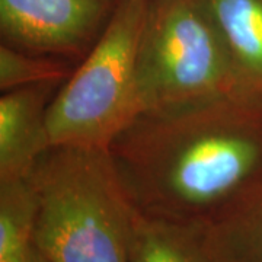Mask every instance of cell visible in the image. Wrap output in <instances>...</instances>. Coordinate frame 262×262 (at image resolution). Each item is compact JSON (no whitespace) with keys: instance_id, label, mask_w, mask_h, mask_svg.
<instances>
[{"instance_id":"cell-1","label":"cell","mask_w":262,"mask_h":262,"mask_svg":"<svg viewBox=\"0 0 262 262\" xmlns=\"http://www.w3.org/2000/svg\"><path fill=\"white\" fill-rule=\"evenodd\" d=\"M108 153L136 211L203 232L262 188V92L146 111Z\"/></svg>"},{"instance_id":"cell-2","label":"cell","mask_w":262,"mask_h":262,"mask_svg":"<svg viewBox=\"0 0 262 262\" xmlns=\"http://www.w3.org/2000/svg\"><path fill=\"white\" fill-rule=\"evenodd\" d=\"M37 189L34 245L50 262H128L133 207L106 150L50 147Z\"/></svg>"},{"instance_id":"cell-3","label":"cell","mask_w":262,"mask_h":262,"mask_svg":"<svg viewBox=\"0 0 262 262\" xmlns=\"http://www.w3.org/2000/svg\"><path fill=\"white\" fill-rule=\"evenodd\" d=\"M149 0H118L110 22L48 106L51 147L106 150L141 114L137 57Z\"/></svg>"},{"instance_id":"cell-4","label":"cell","mask_w":262,"mask_h":262,"mask_svg":"<svg viewBox=\"0 0 262 262\" xmlns=\"http://www.w3.org/2000/svg\"><path fill=\"white\" fill-rule=\"evenodd\" d=\"M137 88L141 114L246 89L200 0H149Z\"/></svg>"},{"instance_id":"cell-5","label":"cell","mask_w":262,"mask_h":262,"mask_svg":"<svg viewBox=\"0 0 262 262\" xmlns=\"http://www.w3.org/2000/svg\"><path fill=\"white\" fill-rule=\"evenodd\" d=\"M118 0H0L2 42L77 64Z\"/></svg>"},{"instance_id":"cell-6","label":"cell","mask_w":262,"mask_h":262,"mask_svg":"<svg viewBox=\"0 0 262 262\" xmlns=\"http://www.w3.org/2000/svg\"><path fill=\"white\" fill-rule=\"evenodd\" d=\"M61 84H37L2 92L0 181L27 178L50 146L48 106Z\"/></svg>"},{"instance_id":"cell-7","label":"cell","mask_w":262,"mask_h":262,"mask_svg":"<svg viewBox=\"0 0 262 262\" xmlns=\"http://www.w3.org/2000/svg\"><path fill=\"white\" fill-rule=\"evenodd\" d=\"M241 83L262 92V0H200Z\"/></svg>"},{"instance_id":"cell-8","label":"cell","mask_w":262,"mask_h":262,"mask_svg":"<svg viewBox=\"0 0 262 262\" xmlns=\"http://www.w3.org/2000/svg\"><path fill=\"white\" fill-rule=\"evenodd\" d=\"M128 262H213L201 230L149 217L133 208Z\"/></svg>"},{"instance_id":"cell-9","label":"cell","mask_w":262,"mask_h":262,"mask_svg":"<svg viewBox=\"0 0 262 262\" xmlns=\"http://www.w3.org/2000/svg\"><path fill=\"white\" fill-rule=\"evenodd\" d=\"M201 236L213 262H262V188Z\"/></svg>"},{"instance_id":"cell-10","label":"cell","mask_w":262,"mask_h":262,"mask_svg":"<svg viewBox=\"0 0 262 262\" xmlns=\"http://www.w3.org/2000/svg\"><path fill=\"white\" fill-rule=\"evenodd\" d=\"M37 189L27 178L0 181V262H24L34 248Z\"/></svg>"},{"instance_id":"cell-11","label":"cell","mask_w":262,"mask_h":262,"mask_svg":"<svg viewBox=\"0 0 262 262\" xmlns=\"http://www.w3.org/2000/svg\"><path fill=\"white\" fill-rule=\"evenodd\" d=\"M75 67V63L63 58L29 53L2 42L0 89L6 92L37 84H63Z\"/></svg>"},{"instance_id":"cell-12","label":"cell","mask_w":262,"mask_h":262,"mask_svg":"<svg viewBox=\"0 0 262 262\" xmlns=\"http://www.w3.org/2000/svg\"><path fill=\"white\" fill-rule=\"evenodd\" d=\"M24 262H50V261H48L47 258H46L42 253L38 251L37 248H35V245H34L32 251L29 252V255L27 256V259H25Z\"/></svg>"}]
</instances>
